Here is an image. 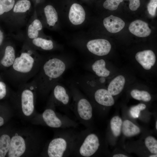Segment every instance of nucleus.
Listing matches in <instances>:
<instances>
[{"label": "nucleus", "mask_w": 157, "mask_h": 157, "mask_svg": "<svg viewBox=\"0 0 157 157\" xmlns=\"http://www.w3.org/2000/svg\"><path fill=\"white\" fill-rule=\"evenodd\" d=\"M17 0H0V15L11 11Z\"/></svg>", "instance_id": "28"}, {"label": "nucleus", "mask_w": 157, "mask_h": 157, "mask_svg": "<svg viewBox=\"0 0 157 157\" xmlns=\"http://www.w3.org/2000/svg\"><path fill=\"white\" fill-rule=\"evenodd\" d=\"M157 7V0H150L147 6L149 13L152 16L156 15Z\"/></svg>", "instance_id": "33"}, {"label": "nucleus", "mask_w": 157, "mask_h": 157, "mask_svg": "<svg viewBox=\"0 0 157 157\" xmlns=\"http://www.w3.org/2000/svg\"><path fill=\"white\" fill-rule=\"evenodd\" d=\"M122 121L118 116L113 117L110 121V126L111 131L114 136H118L121 132Z\"/></svg>", "instance_id": "26"}, {"label": "nucleus", "mask_w": 157, "mask_h": 157, "mask_svg": "<svg viewBox=\"0 0 157 157\" xmlns=\"http://www.w3.org/2000/svg\"><path fill=\"white\" fill-rule=\"evenodd\" d=\"M135 58L137 61L146 70L150 69L156 62V57L151 50H145L136 53Z\"/></svg>", "instance_id": "14"}, {"label": "nucleus", "mask_w": 157, "mask_h": 157, "mask_svg": "<svg viewBox=\"0 0 157 157\" xmlns=\"http://www.w3.org/2000/svg\"><path fill=\"white\" fill-rule=\"evenodd\" d=\"M86 47L92 53L98 56H103L109 53L111 46L108 40L98 39L89 41L86 44Z\"/></svg>", "instance_id": "12"}, {"label": "nucleus", "mask_w": 157, "mask_h": 157, "mask_svg": "<svg viewBox=\"0 0 157 157\" xmlns=\"http://www.w3.org/2000/svg\"><path fill=\"white\" fill-rule=\"evenodd\" d=\"M56 106L50 96L46 107L41 113H37L31 120L34 125H41L54 129L76 128L78 123L67 116L57 112Z\"/></svg>", "instance_id": "6"}, {"label": "nucleus", "mask_w": 157, "mask_h": 157, "mask_svg": "<svg viewBox=\"0 0 157 157\" xmlns=\"http://www.w3.org/2000/svg\"><path fill=\"white\" fill-rule=\"evenodd\" d=\"M103 24L107 30L112 33L119 32L125 25V22L120 18L112 15L105 18L103 21Z\"/></svg>", "instance_id": "17"}, {"label": "nucleus", "mask_w": 157, "mask_h": 157, "mask_svg": "<svg viewBox=\"0 0 157 157\" xmlns=\"http://www.w3.org/2000/svg\"><path fill=\"white\" fill-rule=\"evenodd\" d=\"M78 133L70 128L56 131L53 138L46 141L39 156H71Z\"/></svg>", "instance_id": "5"}, {"label": "nucleus", "mask_w": 157, "mask_h": 157, "mask_svg": "<svg viewBox=\"0 0 157 157\" xmlns=\"http://www.w3.org/2000/svg\"><path fill=\"white\" fill-rule=\"evenodd\" d=\"M94 99L98 104L105 106H111L115 101L112 96L107 90L101 88L97 90L94 94Z\"/></svg>", "instance_id": "18"}, {"label": "nucleus", "mask_w": 157, "mask_h": 157, "mask_svg": "<svg viewBox=\"0 0 157 157\" xmlns=\"http://www.w3.org/2000/svg\"><path fill=\"white\" fill-rule=\"evenodd\" d=\"M70 87L73 101L70 107L81 123L89 128L92 117V105L86 97L75 87Z\"/></svg>", "instance_id": "8"}, {"label": "nucleus", "mask_w": 157, "mask_h": 157, "mask_svg": "<svg viewBox=\"0 0 157 157\" xmlns=\"http://www.w3.org/2000/svg\"><path fill=\"white\" fill-rule=\"evenodd\" d=\"M13 115L12 107L7 104L0 103V128L6 124Z\"/></svg>", "instance_id": "22"}, {"label": "nucleus", "mask_w": 157, "mask_h": 157, "mask_svg": "<svg viewBox=\"0 0 157 157\" xmlns=\"http://www.w3.org/2000/svg\"><path fill=\"white\" fill-rule=\"evenodd\" d=\"M146 106L143 104H140L137 105L132 107L130 110L131 116L134 118H138L140 111L145 109Z\"/></svg>", "instance_id": "32"}, {"label": "nucleus", "mask_w": 157, "mask_h": 157, "mask_svg": "<svg viewBox=\"0 0 157 157\" xmlns=\"http://www.w3.org/2000/svg\"><path fill=\"white\" fill-rule=\"evenodd\" d=\"M149 157H157V154H155L152 155L150 156Z\"/></svg>", "instance_id": "37"}, {"label": "nucleus", "mask_w": 157, "mask_h": 157, "mask_svg": "<svg viewBox=\"0 0 157 157\" xmlns=\"http://www.w3.org/2000/svg\"><path fill=\"white\" fill-rule=\"evenodd\" d=\"M92 71L98 76L105 77L110 74V71L106 67V63L103 59L98 60L94 62L91 66Z\"/></svg>", "instance_id": "23"}, {"label": "nucleus", "mask_w": 157, "mask_h": 157, "mask_svg": "<svg viewBox=\"0 0 157 157\" xmlns=\"http://www.w3.org/2000/svg\"><path fill=\"white\" fill-rule=\"evenodd\" d=\"M41 21L37 17L35 18L29 24L27 29V38L26 40H31L39 36L40 32L42 28Z\"/></svg>", "instance_id": "21"}, {"label": "nucleus", "mask_w": 157, "mask_h": 157, "mask_svg": "<svg viewBox=\"0 0 157 157\" xmlns=\"http://www.w3.org/2000/svg\"><path fill=\"white\" fill-rule=\"evenodd\" d=\"M147 147L152 153H157V140L154 137L149 136L147 137L145 140Z\"/></svg>", "instance_id": "29"}, {"label": "nucleus", "mask_w": 157, "mask_h": 157, "mask_svg": "<svg viewBox=\"0 0 157 157\" xmlns=\"http://www.w3.org/2000/svg\"><path fill=\"white\" fill-rule=\"evenodd\" d=\"M129 1V7L132 11L136 10L140 5V0H126Z\"/></svg>", "instance_id": "34"}, {"label": "nucleus", "mask_w": 157, "mask_h": 157, "mask_svg": "<svg viewBox=\"0 0 157 157\" xmlns=\"http://www.w3.org/2000/svg\"><path fill=\"white\" fill-rule=\"evenodd\" d=\"M44 58L35 49L25 42L6 74L13 84L19 85L27 82L37 74Z\"/></svg>", "instance_id": "1"}, {"label": "nucleus", "mask_w": 157, "mask_h": 157, "mask_svg": "<svg viewBox=\"0 0 157 157\" xmlns=\"http://www.w3.org/2000/svg\"><path fill=\"white\" fill-rule=\"evenodd\" d=\"M37 94V84L34 78L19 85L16 92H11L10 97L13 107L23 119L30 122L37 113L35 105Z\"/></svg>", "instance_id": "4"}, {"label": "nucleus", "mask_w": 157, "mask_h": 157, "mask_svg": "<svg viewBox=\"0 0 157 157\" xmlns=\"http://www.w3.org/2000/svg\"><path fill=\"white\" fill-rule=\"evenodd\" d=\"M13 129L9 126L0 128V157L6 156L10 147Z\"/></svg>", "instance_id": "13"}, {"label": "nucleus", "mask_w": 157, "mask_h": 157, "mask_svg": "<svg viewBox=\"0 0 157 157\" xmlns=\"http://www.w3.org/2000/svg\"><path fill=\"white\" fill-rule=\"evenodd\" d=\"M25 42L36 50L50 51L53 50L54 47L52 40L39 36L32 40H26Z\"/></svg>", "instance_id": "19"}, {"label": "nucleus", "mask_w": 157, "mask_h": 157, "mask_svg": "<svg viewBox=\"0 0 157 157\" xmlns=\"http://www.w3.org/2000/svg\"><path fill=\"white\" fill-rule=\"evenodd\" d=\"M113 157H127L128 156L122 154H117L114 155Z\"/></svg>", "instance_id": "36"}, {"label": "nucleus", "mask_w": 157, "mask_h": 157, "mask_svg": "<svg viewBox=\"0 0 157 157\" xmlns=\"http://www.w3.org/2000/svg\"><path fill=\"white\" fill-rule=\"evenodd\" d=\"M122 128L123 134L127 137L133 136L138 134L140 132L139 128L128 120L123 122Z\"/></svg>", "instance_id": "25"}, {"label": "nucleus", "mask_w": 157, "mask_h": 157, "mask_svg": "<svg viewBox=\"0 0 157 157\" xmlns=\"http://www.w3.org/2000/svg\"><path fill=\"white\" fill-rule=\"evenodd\" d=\"M35 0V1H36L37 0Z\"/></svg>", "instance_id": "39"}, {"label": "nucleus", "mask_w": 157, "mask_h": 157, "mask_svg": "<svg viewBox=\"0 0 157 157\" xmlns=\"http://www.w3.org/2000/svg\"><path fill=\"white\" fill-rule=\"evenodd\" d=\"M100 145L97 135L86 129L78 132L71 156L91 157L98 151Z\"/></svg>", "instance_id": "7"}, {"label": "nucleus", "mask_w": 157, "mask_h": 157, "mask_svg": "<svg viewBox=\"0 0 157 157\" xmlns=\"http://www.w3.org/2000/svg\"><path fill=\"white\" fill-rule=\"evenodd\" d=\"M123 0H106L103 4L104 7L110 10H116Z\"/></svg>", "instance_id": "31"}, {"label": "nucleus", "mask_w": 157, "mask_h": 157, "mask_svg": "<svg viewBox=\"0 0 157 157\" xmlns=\"http://www.w3.org/2000/svg\"><path fill=\"white\" fill-rule=\"evenodd\" d=\"M129 28L132 34L140 37H147L151 33L148 24L140 20H136L132 22Z\"/></svg>", "instance_id": "15"}, {"label": "nucleus", "mask_w": 157, "mask_h": 157, "mask_svg": "<svg viewBox=\"0 0 157 157\" xmlns=\"http://www.w3.org/2000/svg\"><path fill=\"white\" fill-rule=\"evenodd\" d=\"M0 52V69H8L17 56L14 44L10 42L5 44Z\"/></svg>", "instance_id": "11"}, {"label": "nucleus", "mask_w": 157, "mask_h": 157, "mask_svg": "<svg viewBox=\"0 0 157 157\" xmlns=\"http://www.w3.org/2000/svg\"><path fill=\"white\" fill-rule=\"evenodd\" d=\"M156 129H157V121H156Z\"/></svg>", "instance_id": "38"}, {"label": "nucleus", "mask_w": 157, "mask_h": 157, "mask_svg": "<svg viewBox=\"0 0 157 157\" xmlns=\"http://www.w3.org/2000/svg\"><path fill=\"white\" fill-rule=\"evenodd\" d=\"M125 83V79L123 76H118L110 82L107 90L112 96L117 95L122 90Z\"/></svg>", "instance_id": "20"}, {"label": "nucleus", "mask_w": 157, "mask_h": 157, "mask_svg": "<svg viewBox=\"0 0 157 157\" xmlns=\"http://www.w3.org/2000/svg\"><path fill=\"white\" fill-rule=\"evenodd\" d=\"M85 13L83 7L80 4L74 3L71 6L69 18L73 24L78 25L83 22L85 19Z\"/></svg>", "instance_id": "16"}, {"label": "nucleus", "mask_w": 157, "mask_h": 157, "mask_svg": "<svg viewBox=\"0 0 157 157\" xmlns=\"http://www.w3.org/2000/svg\"><path fill=\"white\" fill-rule=\"evenodd\" d=\"M31 8L30 0H17L10 13L13 25L17 26L21 25Z\"/></svg>", "instance_id": "9"}, {"label": "nucleus", "mask_w": 157, "mask_h": 157, "mask_svg": "<svg viewBox=\"0 0 157 157\" xmlns=\"http://www.w3.org/2000/svg\"><path fill=\"white\" fill-rule=\"evenodd\" d=\"M67 65V62L56 57L44 59L34 78L37 84L38 94L43 97L47 96L65 72Z\"/></svg>", "instance_id": "3"}, {"label": "nucleus", "mask_w": 157, "mask_h": 157, "mask_svg": "<svg viewBox=\"0 0 157 157\" xmlns=\"http://www.w3.org/2000/svg\"><path fill=\"white\" fill-rule=\"evenodd\" d=\"M41 131L31 127L13 129L10 146L6 157L39 156L46 142Z\"/></svg>", "instance_id": "2"}, {"label": "nucleus", "mask_w": 157, "mask_h": 157, "mask_svg": "<svg viewBox=\"0 0 157 157\" xmlns=\"http://www.w3.org/2000/svg\"><path fill=\"white\" fill-rule=\"evenodd\" d=\"M50 96L56 106L70 107L72 96L67 89L58 82L53 85Z\"/></svg>", "instance_id": "10"}, {"label": "nucleus", "mask_w": 157, "mask_h": 157, "mask_svg": "<svg viewBox=\"0 0 157 157\" xmlns=\"http://www.w3.org/2000/svg\"><path fill=\"white\" fill-rule=\"evenodd\" d=\"M131 94L132 97L134 99L145 102L149 101L151 99V97L150 94L146 91H140L135 89L131 91Z\"/></svg>", "instance_id": "27"}, {"label": "nucleus", "mask_w": 157, "mask_h": 157, "mask_svg": "<svg viewBox=\"0 0 157 157\" xmlns=\"http://www.w3.org/2000/svg\"><path fill=\"white\" fill-rule=\"evenodd\" d=\"M11 93L8 86L0 76V100L10 97Z\"/></svg>", "instance_id": "30"}, {"label": "nucleus", "mask_w": 157, "mask_h": 157, "mask_svg": "<svg viewBox=\"0 0 157 157\" xmlns=\"http://www.w3.org/2000/svg\"><path fill=\"white\" fill-rule=\"evenodd\" d=\"M44 12L47 24L54 26L58 20V13L55 8L51 5H47L44 7Z\"/></svg>", "instance_id": "24"}, {"label": "nucleus", "mask_w": 157, "mask_h": 157, "mask_svg": "<svg viewBox=\"0 0 157 157\" xmlns=\"http://www.w3.org/2000/svg\"><path fill=\"white\" fill-rule=\"evenodd\" d=\"M4 40V35L3 31L0 29V47L2 45Z\"/></svg>", "instance_id": "35"}]
</instances>
